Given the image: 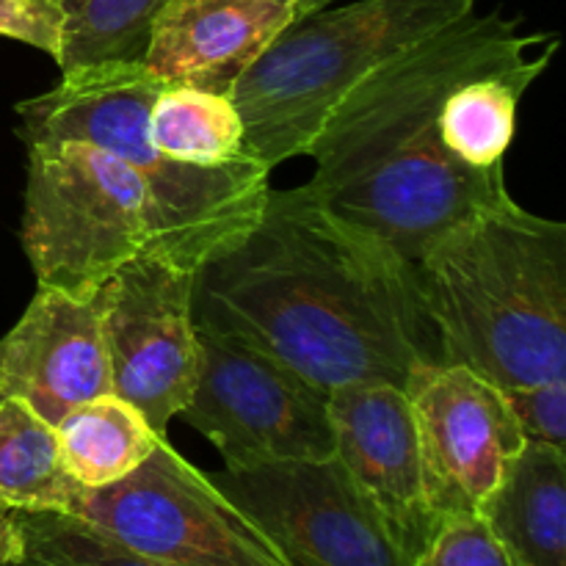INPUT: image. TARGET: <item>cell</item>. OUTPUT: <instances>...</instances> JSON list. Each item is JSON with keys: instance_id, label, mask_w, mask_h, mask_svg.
<instances>
[{"instance_id": "cell-1", "label": "cell", "mask_w": 566, "mask_h": 566, "mask_svg": "<svg viewBox=\"0 0 566 566\" xmlns=\"http://www.w3.org/2000/svg\"><path fill=\"white\" fill-rule=\"evenodd\" d=\"M193 321L280 359L329 396L407 387L440 365V337L401 254L340 219L313 188L274 191L230 252L197 269Z\"/></svg>"}, {"instance_id": "cell-2", "label": "cell", "mask_w": 566, "mask_h": 566, "mask_svg": "<svg viewBox=\"0 0 566 566\" xmlns=\"http://www.w3.org/2000/svg\"><path fill=\"white\" fill-rule=\"evenodd\" d=\"M553 50L556 33H525L523 17L470 11L343 97L310 144L307 186L340 219L418 265L442 232L509 197L503 169H468L446 153V97L464 81Z\"/></svg>"}, {"instance_id": "cell-3", "label": "cell", "mask_w": 566, "mask_h": 566, "mask_svg": "<svg viewBox=\"0 0 566 566\" xmlns=\"http://www.w3.org/2000/svg\"><path fill=\"white\" fill-rule=\"evenodd\" d=\"M442 359L501 390L566 376V224L512 193L442 232L415 265Z\"/></svg>"}, {"instance_id": "cell-4", "label": "cell", "mask_w": 566, "mask_h": 566, "mask_svg": "<svg viewBox=\"0 0 566 566\" xmlns=\"http://www.w3.org/2000/svg\"><path fill=\"white\" fill-rule=\"evenodd\" d=\"M166 86L144 64L61 72L50 92L14 105L17 133L25 144L83 142L116 155L147 188L160 258L197 271L258 224L271 193V169L252 155L224 166L166 158L149 142V108Z\"/></svg>"}, {"instance_id": "cell-5", "label": "cell", "mask_w": 566, "mask_h": 566, "mask_svg": "<svg viewBox=\"0 0 566 566\" xmlns=\"http://www.w3.org/2000/svg\"><path fill=\"white\" fill-rule=\"evenodd\" d=\"M475 9L479 0H357L293 22L227 94L247 155L265 169L307 155L346 94Z\"/></svg>"}, {"instance_id": "cell-6", "label": "cell", "mask_w": 566, "mask_h": 566, "mask_svg": "<svg viewBox=\"0 0 566 566\" xmlns=\"http://www.w3.org/2000/svg\"><path fill=\"white\" fill-rule=\"evenodd\" d=\"M20 238L39 287L94 298L114 271L158 252L155 210L116 155L83 142H31Z\"/></svg>"}, {"instance_id": "cell-7", "label": "cell", "mask_w": 566, "mask_h": 566, "mask_svg": "<svg viewBox=\"0 0 566 566\" xmlns=\"http://www.w3.org/2000/svg\"><path fill=\"white\" fill-rule=\"evenodd\" d=\"M197 329V387L177 418L213 442L224 468L335 457L326 392L249 343Z\"/></svg>"}, {"instance_id": "cell-8", "label": "cell", "mask_w": 566, "mask_h": 566, "mask_svg": "<svg viewBox=\"0 0 566 566\" xmlns=\"http://www.w3.org/2000/svg\"><path fill=\"white\" fill-rule=\"evenodd\" d=\"M75 517L171 566H287L169 440L127 479L83 492Z\"/></svg>"}, {"instance_id": "cell-9", "label": "cell", "mask_w": 566, "mask_h": 566, "mask_svg": "<svg viewBox=\"0 0 566 566\" xmlns=\"http://www.w3.org/2000/svg\"><path fill=\"white\" fill-rule=\"evenodd\" d=\"M208 479L287 566H415L337 453L224 468Z\"/></svg>"}, {"instance_id": "cell-10", "label": "cell", "mask_w": 566, "mask_h": 566, "mask_svg": "<svg viewBox=\"0 0 566 566\" xmlns=\"http://www.w3.org/2000/svg\"><path fill=\"white\" fill-rule=\"evenodd\" d=\"M193 280V269L160 254H142L114 271L97 291L111 392L142 409L160 437L197 387Z\"/></svg>"}, {"instance_id": "cell-11", "label": "cell", "mask_w": 566, "mask_h": 566, "mask_svg": "<svg viewBox=\"0 0 566 566\" xmlns=\"http://www.w3.org/2000/svg\"><path fill=\"white\" fill-rule=\"evenodd\" d=\"M437 523L479 514L525 442L506 392L464 365H423L403 387Z\"/></svg>"}, {"instance_id": "cell-12", "label": "cell", "mask_w": 566, "mask_h": 566, "mask_svg": "<svg viewBox=\"0 0 566 566\" xmlns=\"http://www.w3.org/2000/svg\"><path fill=\"white\" fill-rule=\"evenodd\" d=\"M337 457L376 506L387 531L412 564L434 539L420 462L418 429L403 387L387 381L337 387L326 396Z\"/></svg>"}, {"instance_id": "cell-13", "label": "cell", "mask_w": 566, "mask_h": 566, "mask_svg": "<svg viewBox=\"0 0 566 566\" xmlns=\"http://www.w3.org/2000/svg\"><path fill=\"white\" fill-rule=\"evenodd\" d=\"M0 390L59 426L77 403L111 392L97 296L39 287L22 318L0 337Z\"/></svg>"}, {"instance_id": "cell-14", "label": "cell", "mask_w": 566, "mask_h": 566, "mask_svg": "<svg viewBox=\"0 0 566 566\" xmlns=\"http://www.w3.org/2000/svg\"><path fill=\"white\" fill-rule=\"evenodd\" d=\"M307 14L298 0H171L149 31L142 64L169 86L230 94L280 33Z\"/></svg>"}, {"instance_id": "cell-15", "label": "cell", "mask_w": 566, "mask_h": 566, "mask_svg": "<svg viewBox=\"0 0 566 566\" xmlns=\"http://www.w3.org/2000/svg\"><path fill=\"white\" fill-rule=\"evenodd\" d=\"M514 566H566V451L528 442L481 506Z\"/></svg>"}, {"instance_id": "cell-16", "label": "cell", "mask_w": 566, "mask_h": 566, "mask_svg": "<svg viewBox=\"0 0 566 566\" xmlns=\"http://www.w3.org/2000/svg\"><path fill=\"white\" fill-rule=\"evenodd\" d=\"M553 53L528 64L464 81L446 97L440 111V142L457 164L475 171L503 169L506 149L517 133V108L531 83L551 66Z\"/></svg>"}, {"instance_id": "cell-17", "label": "cell", "mask_w": 566, "mask_h": 566, "mask_svg": "<svg viewBox=\"0 0 566 566\" xmlns=\"http://www.w3.org/2000/svg\"><path fill=\"white\" fill-rule=\"evenodd\" d=\"M55 431L66 473L86 490L127 479L166 440L147 423L142 409L116 392L77 403Z\"/></svg>"}, {"instance_id": "cell-18", "label": "cell", "mask_w": 566, "mask_h": 566, "mask_svg": "<svg viewBox=\"0 0 566 566\" xmlns=\"http://www.w3.org/2000/svg\"><path fill=\"white\" fill-rule=\"evenodd\" d=\"M86 486L64 468L59 431L17 398L0 401V506L75 514Z\"/></svg>"}, {"instance_id": "cell-19", "label": "cell", "mask_w": 566, "mask_h": 566, "mask_svg": "<svg viewBox=\"0 0 566 566\" xmlns=\"http://www.w3.org/2000/svg\"><path fill=\"white\" fill-rule=\"evenodd\" d=\"M149 142L177 164L224 166L247 155L243 119L227 94L166 86L149 108Z\"/></svg>"}, {"instance_id": "cell-20", "label": "cell", "mask_w": 566, "mask_h": 566, "mask_svg": "<svg viewBox=\"0 0 566 566\" xmlns=\"http://www.w3.org/2000/svg\"><path fill=\"white\" fill-rule=\"evenodd\" d=\"M171 0H61V72L99 64H142L149 31Z\"/></svg>"}, {"instance_id": "cell-21", "label": "cell", "mask_w": 566, "mask_h": 566, "mask_svg": "<svg viewBox=\"0 0 566 566\" xmlns=\"http://www.w3.org/2000/svg\"><path fill=\"white\" fill-rule=\"evenodd\" d=\"M28 566H171L130 551L75 514L11 512Z\"/></svg>"}, {"instance_id": "cell-22", "label": "cell", "mask_w": 566, "mask_h": 566, "mask_svg": "<svg viewBox=\"0 0 566 566\" xmlns=\"http://www.w3.org/2000/svg\"><path fill=\"white\" fill-rule=\"evenodd\" d=\"M415 566H514L479 514L453 517L437 528Z\"/></svg>"}, {"instance_id": "cell-23", "label": "cell", "mask_w": 566, "mask_h": 566, "mask_svg": "<svg viewBox=\"0 0 566 566\" xmlns=\"http://www.w3.org/2000/svg\"><path fill=\"white\" fill-rule=\"evenodd\" d=\"M503 392L525 442L566 451V376Z\"/></svg>"}, {"instance_id": "cell-24", "label": "cell", "mask_w": 566, "mask_h": 566, "mask_svg": "<svg viewBox=\"0 0 566 566\" xmlns=\"http://www.w3.org/2000/svg\"><path fill=\"white\" fill-rule=\"evenodd\" d=\"M0 36L59 59L64 36L61 0H0Z\"/></svg>"}, {"instance_id": "cell-25", "label": "cell", "mask_w": 566, "mask_h": 566, "mask_svg": "<svg viewBox=\"0 0 566 566\" xmlns=\"http://www.w3.org/2000/svg\"><path fill=\"white\" fill-rule=\"evenodd\" d=\"M20 531H17L14 514L0 506V566L11 564L20 558Z\"/></svg>"}, {"instance_id": "cell-26", "label": "cell", "mask_w": 566, "mask_h": 566, "mask_svg": "<svg viewBox=\"0 0 566 566\" xmlns=\"http://www.w3.org/2000/svg\"><path fill=\"white\" fill-rule=\"evenodd\" d=\"M298 3L307 6V9L315 14V11H321V9H329V6L335 3V0H298Z\"/></svg>"}, {"instance_id": "cell-27", "label": "cell", "mask_w": 566, "mask_h": 566, "mask_svg": "<svg viewBox=\"0 0 566 566\" xmlns=\"http://www.w3.org/2000/svg\"><path fill=\"white\" fill-rule=\"evenodd\" d=\"M6 566H28V564H22V562H11V564H6Z\"/></svg>"}, {"instance_id": "cell-28", "label": "cell", "mask_w": 566, "mask_h": 566, "mask_svg": "<svg viewBox=\"0 0 566 566\" xmlns=\"http://www.w3.org/2000/svg\"><path fill=\"white\" fill-rule=\"evenodd\" d=\"M3 398H6V392H3V390H0V401H3Z\"/></svg>"}]
</instances>
